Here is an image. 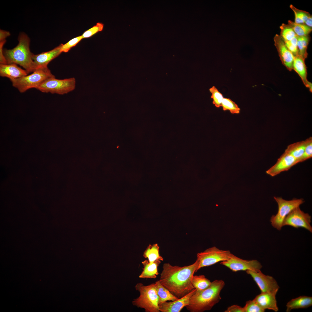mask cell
<instances>
[{"instance_id": "1", "label": "cell", "mask_w": 312, "mask_h": 312, "mask_svg": "<svg viewBox=\"0 0 312 312\" xmlns=\"http://www.w3.org/2000/svg\"><path fill=\"white\" fill-rule=\"evenodd\" d=\"M198 264L197 259L193 263L183 267L165 263L159 281L173 295L180 298L195 289L192 280Z\"/></svg>"}, {"instance_id": "2", "label": "cell", "mask_w": 312, "mask_h": 312, "mask_svg": "<svg viewBox=\"0 0 312 312\" xmlns=\"http://www.w3.org/2000/svg\"><path fill=\"white\" fill-rule=\"evenodd\" d=\"M222 280H216L210 286L201 291L196 290L192 296L189 304L186 306L191 312H203L209 311L221 299L220 292L225 286Z\"/></svg>"}, {"instance_id": "3", "label": "cell", "mask_w": 312, "mask_h": 312, "mask_svg": "<svg viewBox=\"0 0 312 312\" xmlns=\"http://www.w3.org/2000/svg\"><path fill=\"white\" fill-rule=\"evenodd\" d=\"M18 43L12 49L3 50L7 64H15L22 66L28 73L37 68L32 59L33 54L29 49L30 40L25 34H20Z\"/></svg>"}, {"instance_id": "4", "label": "cell", "mask_w": 312, "mask_h": 312, "mask_svg": "<svg viewBox=\"0 0 312 312\" xmlns=\"http://www.w3.org/2000/svg\"><path fill=\"white\" fill-rule=\"evenodd\" d=\"M135 288L139 292L140 295L132 301L133 306L144 309L146 312H160L159 298L155 283L147 285L138 283Z\"/></svg>"}, {"instance_id": "5", "label": "cell", "mask_w": 312, "mask_h": 312, "mask_svg": "<svg viewBox=\"0 0 312 312\" xmlns=\"http://www.w3.org/2000/svg\"><path fill=\"white\" fill-rule=\"evenodd\" d=\"M55 77L48 67L39 68L31 74L10 80L12 86L21 93L32 88H36L48 79Z\"/></svg>"}, {"instance_id": "6", "label": "cell", "mask_w": 312, "mask_h": 312, "mask_svg": "<svg viewBox=\"0 0 312 312\" xmlns=\"http://www.w3.org/2000/svg\"><path fill=\"white\" fill-rule=\"evenodd\" d=\"M278 205V211L276 215L271 217L270 222L272 225L278 230L283 226L284 221L286 216L294 209L300 207L304 202L302 198H294L287 200L281 197H274Z\"/></svg>"}, {"instance_id": "7", "label": "cell", "mask_w": 312, "mask_h": 312, "mask_svg": "<svg viewBox=\"0 0 312 312\" xmlns=\"http://www.w3.org/2000/svg\"><path fill=\"white\" fill-rule=\"evenodd\" d=\"M76 84L74 77L60 79H56L55 76L47 79L36 89L42 92L62 95L74 90Z\"/></svg>"}, {"instance_id": "8", "label": "cell", "mask_w": 312, "mask_h": 312, "mask_svg": "<svg viewBox=\"0 0 312 312\" xmlns=\"http://www.w3.org/2000/svg\"><path fill=\"white\" fill-rule=\"evenodd\" d=\"M233 254L229 250H223L216 246L207 249L203 252L198 253L197 257L199 264L196 272L201 268L213 265L219 262L229 259Z\"/></svg>"}, {"instance_id": "9", "label": "cell", "mask_w": 312, "mask_h": 312, "mask_svg": "<svg viewBox=\"0 0 312 312\" xmlns=\"http://www.w3.org/2000/svg\"><path fill=\"white\" fill-rule=\"evenodd\" d=\"M311 217L301 210L300 207L293 209L286 217L283 226H289L295 228H302L312 232Z\"/></svg>"}, {"instance_id": "10", "label": "cell", "mask_w": 312, "mask_h": 312, "mask_svg": "<svg viewBox=\"0 0 312 312\" xmlns=\"http://www.w3.org/2000/svg\"><path fill=\"white\" fill-rule=\"evenodd\" d=\"M220 262V264L234 272L248 270L256 271L260 270L262 267L260 263L257 260H244L233 254L228 260Z\"/></svg>"}, {"instance_id": "11", "label": "cell", "mask_w": 312, "mask_h": 312, "mask_svg": "<svg viewBox=\"0 0 312 312\" xmlns=\"http://www.w3.org/2000/svg\"><path fill=\"white\" fill-rule=\"evenodd\" d=\"M246 272L253 278L261 292H278L279 287L272 276L264 274L260 270L256 271L248 270Z\"/></svg>"}, {"instance_id": "12", "label": "cell", "mask_w": 312, "mask_h": 312, "mask_svg": "<svg viewBox=\"0 0 312 312\" xmlns=\"http://www.w3.org/2000/svg\"><path fill=\"white\" fill-rule=\"evenodd\" d=\"M298 163L296 158L285 152L278 159L276 163L266 172L270 176L274 177L283 172L288 170Z\"/></svg>"}, {"instance_id": "13", "label": "cell", "mask_w": 312, "mask_h": 312, "mask_svg": "<svg viewBox=\"0 0 312 312\" xmlns=\"http://www.w3.org/2000/svg\"><path fill=\"white\" fill-rule=\"evenodd\" d=\"M274 44L283 64L289 71L292 70L295 57L286 46L280 36L275 35L274 38Z\"/></svg>"}, {"instance_id": "14", "label": "cell", "mask_w": 312, "mask_h": 312, "mask_svg": "<svg viewBox=\"0 0 312 312\" xmlns=\"http://www.w3.org/2000/svg\"><path fill=\"white\" fill-rule=\"evenodd\" d=\"M280 36L289 50L294 56L299 55L297 45L298 36L288 24L283 23L280 27Z\"/></svg>"}, {"instance_id": "15", "label": "cell", "mask_w": 312, "mask_h": 312, "mask_svg": "<svg viewBox=\"0 0 312 312\" xmlns=\"http://www.w3.org/2000/svg\"><path fill=\"white\" fill-rule=\"evenodd\" d=\"M196 289H194L188 294L178 299L159 305V310L161 312H180L184 307L188 305L190 299L195 293Z\"/></svg>"}, {"instance_id": "16", "label": "cell", "mask_w": 312, "mask_h": 312, "mask_svg": "<svg viewBox=\"0 0 312 312\" xmlns=\"http://www.w3.org/2000/svg\"><path fill=\"white\" fill-rule=\"evenodd\" d=\"M61 45L50 51L38 54H32V59L37 69L47 67L49 63L61 53Z\"/></svg>"}, {"instance_id": "17", "label": "cell", "mask_w": 312, "mask_h": 312, "mask_svg": "<svg viewBox=\"0 0 312 312\" xmlns=\"http://www.w3.org/2000/svg\"><path fill=\"white\" fill-rule=\"evenodd\" d=\"M277 292H261L254 300L264 310L267 309L277 312L278 310L276 296Z\"/></svg>"}, {"instance_id": "18", "label": "cell", "mask_w": 312, "mask_h": 312, "mask_svg": "<svg viewBox=\"0 0 312 312\" xmlns=\"http://www.w3.org/2000/svg\"><path fill=\"white\" fill-rule=\"evenodd\" d=\"M28 74L25 70L18 67L16 64H0V76L7 77L10 80L20 78Z\"/></svg>"}, {"instance_id": "19", "label": "cell", "mask_w": 312, "mask_h": 312, "mask_svg": "<svg viewBox=\"0 0 312 312\" xmlns=\"http://www.w3.org/2000/svg\"><path fill=\"white\" fill-rule=\"evenodd\" d=\"M143 267V271L139 276L141 278H155L158 274V267L161 261L157 260L152 263H149L148 260L142 262Z\"/></svg>"}, {"instance_id": "20", "label": "cell", "mask_w": 312, "mask_h": 312, "mask_svg": "<svg viewBox=\"0 0 312 312\" xmlns=\"http://www.w3.org/2000/svg\"><path fill=\"white\" fill-rule=\"evenodd\" d=\"M312 305V297L303 296L292 299L286 304V311L293 309L307 308Z\"/></svg>"}, {"instance_id": "21", "label": "cell", "mask_w": 312, "mask_h": 312, "mask_svg": "<svg viewBox=\"0 0 312 312\" xmlns=\"http://www.w3.org/2000/svg\"><path fill=\"white\" fill-rule=\"evenodd\" d=\"M305 60L300 55L295 56L293 61L292 70H294L301 78L303 84L306 86L308 81L307 70Z\"/></svg>"}, {"instance_id": "22", "label": "cell", "mask_w": 312, "mask_h": 312, "mask_svg": "<svg viewBox=\"0 0 312 312\" xmlns=\"http://www.w3.org/2000/svg\"><path fill=\"white\" fill-rule=\"evenodd\" d=\"M155 283L159 298V305L168 301H172L179 299L163 285L159 280Z\"/></svg>"}, {"instance_id": "23", "label": "cell", "mask_w": 312, "mask_h": 312, "mask_svg": "<svg viewBox=\"0 0 312 312\" xmlns=\"http://www.w3.org/2000/svg\"><path fill=\"white\" fill-rule=\"evenodd\" d=\"M307 141V140L291 144L288 146L285 152L296 158L299 163L304 153Z\"/></svg>"}, {"instance_id": "24", "label": "cell", "mask_w": 312, "mask_h": 312, "mask_svg": "<svg viewBox=\"0 0 312 312\" xmlns=\"http://www.w3.org/2000/svg\"><path fill=\"white\" fill-rule=\"evenodd\" d=\"M159 248L157 244H150L144 252L143 257L148 259L149 263H153L157 260L163 261V257L159 255Z\"/></svg>"}, {"instance_id": "25", "label": "cell", "mask_w": 312, "mask_h": 312, "mask_svg": "<svg viewBox=\"0 0 312 312\" xmlns=\"http://www.w3.org/2000/svg\"><path fill=\"white\" fill-rule=\"evenodd\" d=\"M211 282L203 275H194L192 280V284L197 291H201L207 288Z\"/></svg>"}, {"instance_id": "26", "label": "cell", "mask_w": 312, "mask_h": 312, "mask_svg": "<svg viewBox=\"0 0 312 312\" xmlns=\"http://www.w3.org/2000/svg\"><path fill=\"white\" fill-rule=\"evenodd\" d=\"M310 40L309 35L297 37V45L299 55L304 59L308 56L307 49Z\"/></svg>"}, {"instance_id": "27", "label": "cell", "mask_w": 312, "mask_h": 312, "mask_svg": "<svg viewBox=\"0 0 312 312\" xmlns=\"http://www.w3.org/2000/svg\"><path fill=\"white\" fill-rule=\"evenodd\" d=\"M288 23L298 37L309 35L312 31V28L304 24L297 23L291 20H289Z\"/></svg>"}, {"instance_id": "28", "label": "cell", "mask_w": 312, "mask_h": 312, "mask_svg": "<svg viewBox=\"0 0 312 312\" xmlns=\"http://www.w3.org/2000/svg\"><path fill=\"white\" fill-rule=\"evenodd\" d=\"M289 7L294 14V22L296 23L304 24L306 21L312 16L309 12L298 9L292 4Z\"/></svg>"}, {"instance_id": "29", "label": "cell", "mask_w": 312, "mask_h": 312, "mask_svg": "<svg viewBox=\"0 0 312 312\" xmlns=\"http://www.w3.org/2000/svg\"><path fill=\"white\" fill-rule=\"evenodd\" d=\"M221 106L224 111L228 110L232 114H238L240 112V109L238 105L229 98H224Z\"/></svg>"}, {"instance_id": "30", "label": "cell", "mask_w": 312, "mask_h": 312, "mask_svg": "<svg viewBox=\"0 0 312 312\" xmlns=\"http://www.w3.org/2000/svg\"><path fill=\"white\" fill-rule=\"evenodd\" d=\"M211 94V98L213 99L212 103L216 107L219 108L221 106L222 103L224 98L223 95L213 86L209 89Z\"/></svg>"}, {"instance_id": "31", "label": "cell", "mask_w": 312, "mask_h": 312, "mask_svg": "<svg viewBox=\"0 0 312 312\" xmlns=\"http://www.w3.org/2000/svg\"><path fill=\"white\" fill-rule=\"evenodd\" d=\"M243 307L244 312H264L265 311L254 299L246 301Z\"/></svg>"}, {"instance_id": "32", "label": "cell", "mask_w": 312, "mask_h": 312, "mask_svg": "<svg viewBox=\"0 0 312 312\" xmlns=\"http://www.w3.org/2000/svg\"><path fill=\"white\" fill-rule=\"evenodd\" d=\"M83 38L82 36H80L72 39L65 44H61V52H68L71 48L75 46Z\"/></svg>"}, {"instance_id": "33", "label": "cell", "mask_w": 312, "mask_h": 312, "mask_svg": "<svg viewBox=\"0 0 312 312\" xmlns=\"http://www.w3.org/2000/svg\"><path fill=\"white\" fill-rule=\"evenodd\" d=\"M103 27V24L101 23H97L92 28L85 31L81 36L83 38L90 37L96 33L102 31Z\"/></svg>"}, {"instance_id": "34", "label": "cell", "mask_w": 312, "mask_h": 312, "mask_svg": "<svg viewBox=\"0 0 312 312\" xmlns=\"http://www.w3.org/2000/svg\"><path fill=\"white\" fill-rule=\"evenodd\" d=\"M312 157V140L311 138L307 139V144L304 153L300 159L299 163L309 159Z\"/></svg>"}, {"instance_id": "35", "label": "cell", "mask_w": 312, "mask_h": 312, "mask_svg": "<svg viewBox=\"0 0 312 312\" xmlns=\"http://www.w3.org/2000/svg\"><path fill=\"white\" fill-rule=\"evenodd\" d=\"M225 312H244V307L237 305H233L229 307Z\"/></svg>"}, {"instance_id": "36", "label": "cell", "mask_w": 312, "mask_h": 312, "mask_svg": "<svg viewBox=\"0 0 312 312\" xmlns=\"http://www.w3.org/2000/svg\"><path fill=\"white\" fill-rule=\"evenodd\" d=\"M6 40L0 42V64H7L6 59L3 53V46L6 42Z\"/></svg>"}, {"instance_id": "37", "label": "cell", "mask_w": 312, "mask_h": 312, "mask_svg": "<svg viewBox=\"0 0 312 312\" xmlns=\"http://www.w3.org/2000/svg\"><path fill=\"white\" fill-rule=\"evenodd\" d=\"M10 33L9 31L0 29V42L6 40L5 38L10 36Z\"/></svg>"}, {"instance_id": "38", "label": "cell", "mask_w": 312, "mask_h": 312, "mask_svg": "<svg viewBox=\"0 0 312 312\" xmlns=\"http://www.w3.org/2000/svg\"><path fill=\"white\" fill-rule=\"evenodd\" d=\"M312 16H311L309 19H308L305 22L304 24L306 25L308 27L312 28Z\"/></svg>"}, {"instance_id": "39", "label": "cell", "mask_w": 312, "mask_h": 312, "mask_svg": "<svg viewBox=\"0 0 312 312\" xmlns=\"http://www.w3.org/2000/svg\"><path fill=\"white\" fill-rule=\"evenodd\" d=\"M305 86L308 88L309 89V91L312 92V84L311 82L309 81H307L306 85Z\"/></svg>"}]
</instances>
